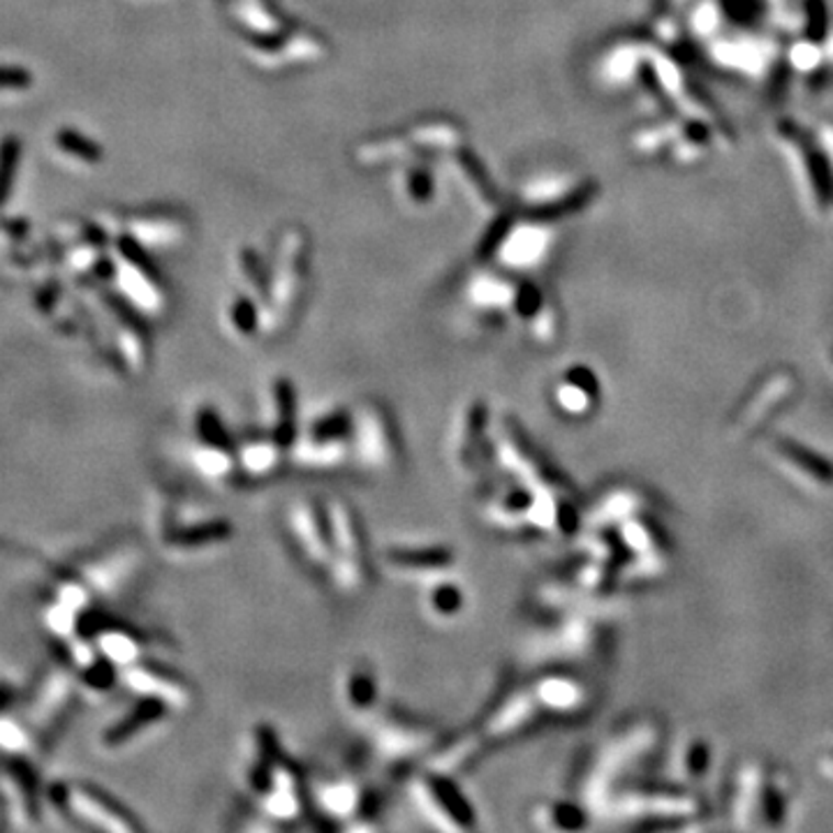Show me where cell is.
<instances>
[{
	"instance_id": "8992f818",
	"label": "cell",
	"mask_w": 833,
	"mask_h": 833,
	"mask_svg": "<svg viewBox=\"0 0 833 833\" xmlns=\"http://www.w3.org/2000/svg\"><path fill=\"white\" fill-rule=\"evenodd\" d=\"M158 532L165 551L190 555L227 544L234 530L225 517H202L190 515L185 507H165Z\"/></svg>"
},
{
	"instance_id": "4316f807",
	"label": "cell",
	"mask_w": 833,
	"mask_h": 833,
	"mask_svg": "<svg viewBox=\"0 0 833 833\" xmlns=\"http://www.w3.org/2000/svg\"><path fill=\"white\" fill-rule=\"evenodd\" d=\"M195 440L232 447L223 417L218 415L216 408H211V405H202V408H198L195 413Z\"/></svg>"
},
{
	"instance_id": "52a82bcc",
	"label": "cell",
	"mask_w": 833,
	"mask_h": 833,
	"mask_svg": "<svg viewBox=\"0 0 833 833\" xmlns=\"http://www.w3.org/2000/svg\"><path fill=\"white\" fill-rule=\"evenodd\" d=\"M288 526L304 559L313 567L327 572L331 561V536L325 505H315L308 498L294 500L288 509Z\"/></svg>"
},
{
	"instance_id": "cb8c5ba5",
	"label": "cell",
	"mask_w": 833,
	"mask_h": 833,
	"mask_svg": "<svg viewBox=\"0 0 833 833\" xmlns=\"http://www.w3.org/2000/svg\"><path fill=\"white\" fill-rule=\"evenodd\" d=\"M424 607L438 621H454L465 609V590L454 576H440V579L426 582Z\"/></svg>"
},
{
	"instance_id": "9c48e42d",
	"label": "cell",
	"mask_w": 833,
	"mask_h": 833,
	"mask_svg": "<svg viewBox=\"0 0 833 833\" xmlns=\"http://www.w3.org/2000/svg\"><path fill=\"white\" fill-rule=\"evenodd\" d=\"M382 561L392 572L419 582H434L457 570V553L444 544H403L384 549Z\"/></svg>"
},
{
	"instance_id": "603a6c76",
	"label": "cell",
	"mask_w": 833,
	"mask_h": 833,
	"mask_svg": "<svg viewBox=\"0 0 833 833\" xmlns=\"http://www.w3.org/2000/svg\"><path fill=\"white\" fill-rule=\"evenodd\" d=\"M190 465L198 470V475L211 482H225L237 473V454L234 447L227 444H211L195 440L188 450Z\"/></svg>"
},
{
	"instance_id": "3957f363",
	"label": "cell",
	"mask_w": 833,
	"mask_h": 833,
	"mask_svg": "<svg viewBox=\"0 0 833 833\" xmlns=\"http://www.w3.org/2000/svg\"><path fill=\"white\" fill-rule=\"evenodd\" d=\"M49 801H54L63 818L77 820L91 829L110 833H135L142 829V824L127 815L112 797L91 785L58 783L49 789Z\"/></svg>"
},
{
	"instance_id": "9a60e30c",
	"label": "cell",
	"mask_w": 833,
	"mask_h": 833,
	"mask_svg": "<svg viewBox=\"0 0 833 833\" xmlns=\"http://www.w3.org/2000/svg\"><path fill=\"white\" fill-rule=\"evenodd\" d=\"M536 494H530L528 484L496 486L484 500V517L498 528H519L528 524V511Z\"/></svg>"
},
{
	"instance_id": "e0dca14e",
	"label": "cell",
	"mask_w": 833,
	"mask_h": 833,
	"mask_svg": "<svg viewBox=\"0 0 833 833\" xmlns=\"http://www.w3.org/2000/svg\"><path fill=\"white\" fill-rule=\"evenodd\" d=\"M137 555L139 553L135 549H119L114 553H106L104 559H98L95 563H89L79 576L89 584L93 593L110 595L131 579V574L135 572V565L139 561Z\"/></svg>"
},
{
	"instance_id": "ac0fdd59",
	"label": "cell",
	"mask_w": 833,
	"mask_h": 833,
	"mask_svg": "<svg viewBox=\"0 0 833 833\" xmlns=\"http://www.w3.org/2000/svg\"><path fill=\"white\" fill-rule=\"evenodd\" d=\"M269 421H271V438L281 442L290 452V447L302 434L299 426V408H296V390L292 382L285 378H278L271 384V408H269Z\"/></svg>"
},
{
	"instance_id": "83f0119b",
	"label": "cell",
	"mask_w": 833,
	"mask_h": 833,
	"mask_svg": "<svg viewBox=\"0 0 833 833\" xmlns=\"http://www.w3.org/2000/svg\"><path fill=\"white\" fill-rule=\"evenodd\" d=\"M16 160H19V142L10 137L3 142V146H0V204L5 202L10 192Z\"/></svg>"
},
{
	"instance_id": "d4e9b609",
	"label": "cell",
	"mask_w": 833,
	"mask_h": 833,
	"mask_svg": "<svg viewBox=\"0 0 833 833\" xmlns=\"http://www.w3.org/2000/svg\"><path fill=\"white\" fill-rule=\"evenodd\" d=\"M352 424H354V410L352 408H329L313 417L299 436L308 438H334V440H350L352 442Z\"/></svg>"
},
{
	"instance_id": "8fae6325",
	"label": "cell",
	"mask_w": 833,
	"mask_h": 833,
	"mask_svg": "<svg viewBox=\"0 0 833 833\" xmlns=\"http://www.w3.org/2000/svg\"><path fill=\"white\" fill-rule=\"evenodd\" d=\"M169 713L172 711H169L162 701L151 697H139L137 703H133L131 709L123 711L116 720L106 724L100 734V745L110 753L123 751V747L135 743L142 734L151 732Z\"/></svg>"
},
{
	"instance_id": "ffe728a7",
	"label": "cell",
	"mask_w": 833,
	"mask_h": 833,
	"mask_svg": "<svg viewBox=\"0 0 833 833\" xmlns=\"http://www.w3.org/2000/svg\"><path fill=\"white\" fill-rule=\"evenodd\" d=\"M234 454H237V468L246 477L252 480H264L273 475L290 457L285 447L271 436L244 440L237 450H234Z\"/></svg>"
},
{
	"instance_id": "44dd1931",
	"label": "cell",
	"mask_w": 833,
	"mask_h": 833,
	"mask_svg": "<svg viewBox=\"0 0 833 833\" xmlns=\"http://www.w3.org/2000/svg\"><path fill=\"white\" fill-rule=\"evenodd\" d=\"M340 699L346 709L359 718H371L378 709L380 688L375 672L369 665H352L340 678Z\"/></svg>"
},
{
	"instance_id": "4dcf8cb0",
	"label": "cell",
	"mask_w": 833,
	"mask_h": 833,
	"mask_svg": "<svg viewBox=\"0 0 833 833\" xmlns=\"http://www.w3.org/2000/svg\"><path fill=\"white\" fill-rule=\"evenodd\" d=\"M248 315H252V313L248 311V306H239L237 311H234V323H237V327H239L241 331H250V329H252L255 317H248Z\"/></svg>"
},
{
	"instance_id": "6da1fadb",
	"label": "cell",
	"mask_w": 833,
	"mask_h": 833,
	"mask_svg": "<svg viewBox=\"0 0 833 833\" xmlns=\"http://www.w3.org/2000/svg\"><path fill=\"white\" fill-rule=\"evenodd\" d=\"M325 511L331 536V561L327 574L340 593L357 595L369 582L364 532H361L354 509L340 498L327 500Z\"/></svg>"
},
{
	"instance_id": "7c38bea8",
	"label": "cell",
	"mask_w": 833,
	"mask_h": 833,
	"mask_svg": "<svg viewBox=\"0 0 833 833\" xmlns=\"http://www.w3.org/2000/svg\"><path fill=\"white\" fill-rule=\"evenodd\" d=\"M260 810L267 820H273L278 824H288L302 818L304 813V795L302 783H299V774L294 766L288 762V757L275 768L273 780L267 792L258 799Z\"/></svg>"
},
{
	"instance_id": "d6986e66",
	"label": "cell",
	"mask_w": 833,
	"mask_h": 833,
	"mask_svg": "<svg viewBox=\"0 0 833 833\" xmlns=\"http://www.w3.org/2000/svg\"><path fill=\"white\" fill-rule=\"evenodd\" d=\"M538 709V699L517 693L505 697L498 707L488 713V718L482 722V736L486 741L491 739H505L519 732L526 722H530L532 713Z\"/></svg>"
},
{
	"instance_id": "7a4b0ae2",
	"label": "cell",
	"mask_w": 833,
	"mask_h": 833,
	"mask_svg": "<svg viewBox=\"0 0 833 833\" xmlns=\"http://www.w3.org/2000/svg\"><path fill=\"white\" fill-rule=\"evenodd\" d=\"M369 739L382 762L403 764L429 755L440 743V732L424 720L398 711H384L371 716Z\"/></svg>"
},
{
	"instance_id": "ba28073f",
	"label": "cell",
	"mask_w": 833,
	"mask_h": 833,
	"mask_svg": "<svg viewBox=\"0 0 833 833\" xmlns=\"http://www.w3.org/2000/svg\"><path fill=\"white\" fill-rule=\"evenodd\" d=\"M119 680L125 688H131L137 697H151L162 701L172 713H183L192 707L195 695H192L188 683H183L172 672L160 669L156 665L139 660L137 665H131L119 672Z\"/></svg>"
},
{
	"instance_id": "4fadbf2b",
	"label": "cell",
	"mask_w": 833,
	"mask_h": 833,
	"mask_svg": "<svg viewBox=\"0 0 833 833\" xmlns=\"http://www.w3.org/2000/svg\"><path fill=\"white\" fill-rule=\"evenodd\" d=\"M313 801L325 818L346 826L364 813L367 795L354 778H327L313 787Z\"/></svg>"
},
{
	"instance_id": "5b68a950",
	"label": "cell",
	"mask_w": 833,
	"mask_h": 833,
	"mask_svg": "<svg viewBox=\"0 0 833 833\" xmlns=\"http://www.w3.org/2000/svg\"><path fill=\"white\" fill-rule=\"evenodd\" d=\"M352 410V461L371 473H387L398 461V442L390 413L371 401Z\"/></svg>"
},
{
	"instance_id": "2e32d148",
	"label": "cell",
	"mask_w": 833,
	"mask_h": 833,
	"mask_svg": "<svg viewBox=\"0 0 833 833\" xmlns=\"http://www.w3.org/2000/svg\"><path fill=\"white\" fill-rule=\"evenodd\" d=\"M288 454L296 465H302V468L334 470V468L346 465L352 459V442L334 440V438L299 436Z\"/></svg>"
},
{
	"instance_id": "277c9868",
	"label": "cell",
	"mask_w": 833,
	"mask_h": 833,
	"mask_svg": "<svg viewBox=\"0 0 833 833\" xmlns=\"http://www.w3.org/2000/svg\"><path fill=\"white\" fill-rule=\"evenodd\" d=\"M413 801L419 815L440 831L475 829V810L452 776L426 772L413 780Z\"/></svg>"
},
{
	"instance_id": "f546056e",
	"label": "cell",
	"mask_w": 833,
	"mask_h": 833,
	"mask_svg": "<svg viewBox=\"0 0 833 833\" xmlns=\"http://www.w3.org/2000/svg\"><path fill=\"white\" fill-rule=\"evenodd\" d=\"M33 83V77L24 68L0 66V89H26Z\"/></svg>"
},
{
	"instance_id": "7402d4cb",
	"label": "cell",
	"mask_w": 833,
	"mask_h": 833,
	"mask_svg": "<svg viewBox=\"0 0 833 833\" xmlns=\"http://www.w3.org/2000/svg\"><path fill=\"white\" fill-rule=\"evenodd\" d=\"M91 639L98 653L119 672L131 665H137V662L142 660L144 644L139 642V637L127 628L106 626V628H100Z\"/></svg>"
},
{
	"instance_id": "484cf974",
	"label": "cell",
	"mask_w": 833,
	"mask_h": 833,
	"mask_svg": "<svg viewBox=\"0 0 833 833\" xmlns=\"http://www.w3.org/2000/svg\"><path fill=\"white\" fill-rule=\"evenodd\" d=\"M536 699L540 707H547L553 711H565V709L576 707V701H579V688H576L572 680L551 676L538 683Z\"/></svg>"
},
{
	"instance_id": "5bb4252c",
	"label": "cell",
	"mask_w": 833,
	"mask_h": 833,
	"mask_svg": "<svg viewBox=\"0 0 833 833\" xmlns=\"http://www.w3.org/2000/svg\"><path fill=\"white\" fill-rule=\"evenodd\" d=\"M484 741L486 739L482 736L480 730L477 732H463L454 739L440 741L434 751L424 757L426 759V772L454 778L459 772H463V768H468L480 757Z\"/></svg>"
},
{
	"instance_id": "30bf717a",
	"label": "cell",
	"mask_w": 833,
	"mask_h": 833,
	"mask_svg": "<svg viewBox=\"0 0 833 833\" xmlns=\"http://www.w3.org/2000/svg\"><path fill=\"white\" fill-rule=\"evenodd\" d=\"M491 419H488V408L486 403L475 398L470 401L465 408L461 410L457 419V429H454V447L452 454L457 465L468 475H480L482 473V459L491 450Z\"/></svg>"
},
{
	"instance_id": "f1b7e54d",
	"label": "cell",
	"mask_w": 833,
	"mask_h": 833,
	"mask_svg": "<svg viewBox=\"0 0 833 833\" xmlns=\"http://www.w3.org/2000/svg\"><path fill=\"white\" fill-rule=\"evenodd\" d=\"M58 142H60L63 148H66V151L77 154L79 158H87V160L98 158V146L91 144V142H87V139H83L77 133H60Z\"/></svg>"
}]
</instances>
